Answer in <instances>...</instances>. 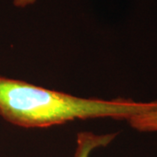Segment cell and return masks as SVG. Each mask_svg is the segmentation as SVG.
Returning a JSON list of instances; mask_svg holds the SVG:
<instances>
[{
	"label": "cell",
	"mask_w": 157,
	"mask_h": 157,
	"mask_svg": "<svg viewBox=\"0 0 157 157\" xmlns=\"http://www.w3.org/2000/svg\"><path fill=\"white\" fill-rule=\"evenodd\" d=\"M157 110V101L84 99L0 76V115L18 127L49 128L77 119L127 120Z\"/></svg>",
	"instance_id": "obj_1"
},
{
	"label": "cell",
	"mask_w": 157,
	"mask_h": 157,
	"mask_svg": "<svg viewBox=\"0 0 157 157\" xmlns=\"http://www.w3.org/2000/svg\"><path fill=\"white\" fill-rule=\"evenodd\" d=\"M117 134L94 135L93 133H79L77 136L75 157H89L91 152L97 147L107 146Z\"/></svg>",
	"instance_id": "obj_2"
},
{
	"label": "cell",
	"mask_w": 157,
	"mask_h": 157,
	"mask_svg": "<svg viewBox=\"0 0 157 157\" xmlns=\"http://www.w3.org/2000/svg\"><path fill=\"white\" fill-rule=\"evenodd\" d=\"M128 122L133 128L140 132H157V110L137 114Z\"/></svg>",
	"instance_id": "obj_3"
},
{
	"label": "cell",
	"mask_w": 157,
	"mask_h": 157,
	"mask_svg": "<svg viewBox=\"0 0 157 157\" xmlns=\"http://www.w3.org/2000/svg\"><path fill=\"white\" fill-rule=\"evenodd\" d=\"M37 0H13L14 6L19 8H25L26 6L33 5Z\"/></svg>",
	"instance_id": "obj_4"
}]
</instances>
